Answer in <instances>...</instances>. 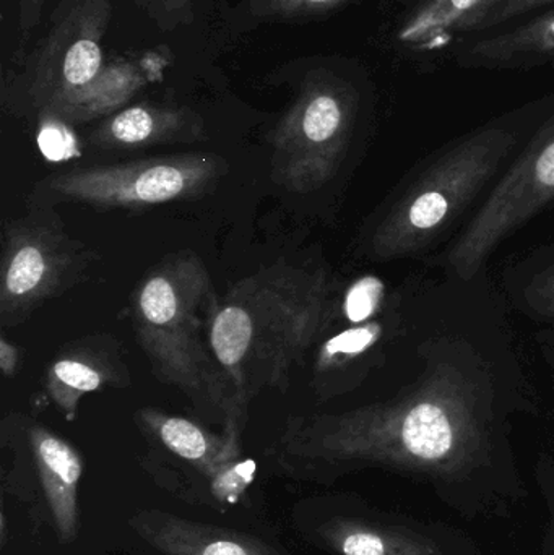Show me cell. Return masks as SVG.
<instances>
[{"label":"cell","mask_w":554,"mask_h":555,"mask_svg":"<svg viewBox=\"0 0 554 555\" xmlns=\"http://www.w3.org/2000/svg\"><path fill=\"white\" fill-rule=\"evenodd\" d=\"M490 275L426 273L409 332L370 397L293 414L267 449L280 475L332 485L366 468L442 482L513 468L514 421L539 393Z\"/></svg>","instance_id":"6da1fadb"},{"label":"cell","mask_w":554,"mask_h":555,"mask_svg":"<svg viewBox=\"0 0 554 555\" xmlns=\"http://www.w3.org/2000/svg\"><path fill=\"white\" fill-rule=\"evenodd\" d=\"M554 106V93L455 137L413 166L364 220L357 256L425 263L471 220Z\"/></svg>","instance_id":"7a4b0ae2"},{"label":"cell","mask_w":554,"mask_h":555,"mask_svg":"<svg viewBox=\"0 0 554 555\" xmlns=\"http://www.w3.org/2000/svg\"><path fill=\"white\" fill-rule=\"evenodd\" d=\"M340 284L327 263L280 259L218 299L208 343L241 410L263 390H288L334 319Z\"/></svg>","instance_id":"3957f363"},{"label":"cell","mask_w":554,"mask_h":555,"mask_svg":"<svg viewBox=\"0 0 554 555\" xmlns=\"http://www.w3.org/2000/svg\"><path fill=\"white\" fill-rule=\"evenodd\" d=\"M218 299L201 257L181 250L166 256L139 281L130 317L140 348L163 384L179 388L211 420L246 424L247 413L237 406L208 343Z\"/></svg>","instance_id":"277c9868"},{"label":"cell","mask_w":554,"mask_h":555,"mask_svg":"<svg viewBox=\"0 0 554 555\" xmlns=\"http://www.w3.org/2000/svg\"><path fill=\"white\" fill-rule=\"evenodd\" d=\"M426 273L392 281L361 273L342 281L334 319L312 352L311 390L319 403L368 390L405 339Z\"/></svg>","instance_id":"5b68a950"},{"label":"cell","mask_w":554,"mask_h":555,"mask_svg":"<svg viewBox=\"0 0 554 555\" xmlns=\"http://www.w3.org/2000/svg\"><path fill=\"white\" fill-rule=\"evenodd\" d=\"M363 98L351 81L312 72L270 135V176L292 194L331 185L347 166L360 129Z\"/></svg>","instance_id":"8992f818"},{"label":"cell","mask_w":554,"mask_h":555,"mask_svg":"<svg viewBox=\"0 0 554 555\" xmlns=\"http://www.w3.org/2000/svg\"><path fill=\"white\" fill-rule=\"evenodd\" d=\"M111 0H61L35 49L3 70V113L38 119L90 85L104 68Z\"/></svg>","instance_id":"52a82bcc"},{"label":"cell","mask_w":554,"mask_h":555,"mask_svg":"<svg viewBox=\"0 0 554 555\" xmlns=\"http://www.w3.org/2000/svg\"><path fill=\"white\" fill-rule=\"evenodd\" d=\"M543 211H554V106L471 220L425 266L461 280L484 275L498 247Z\"/></svg>","instance_id":"ba28073f"},{"label":"cell","mask_w":554,"mask_h":555,"mask_svg":"<svg viewBox=\"0 0 554 555\" xmlns=\"http://www.w3.org/2000/svg\"><path fill=\"white\" fill-rule=\"evenodd\" d=\"M227 169V162L214 153L152 156L74 168L39 181L28 204L36 208L81 204L113 210H145L207 194Z\"/></svg>","instance_id":"9c48e42d"},{"label":"cell","mask_w":554,"mask_h":555,"mask_svg":"<svg viewBox=\"0 0 554 555\" xmlns=\"http://www.w3.org/2000/svg\"><path fill=\"white\" fill-rule=\"evenodd\" d=\"M98 254L67 233L54 208L29 207L2 228L0 325H22L42 304L77 286Z\"/></svg>","instance_id":"30bf717a"},{"label":"cell","mask_w":554,"mask_h":555,"mask_svg":"<svg viewBox=\"0 0 554 555\" xmlns=\"http://www.w3.org/2000/svg\"><path fill=\"white\" fill-rule=\"evenodd\" d=\"M139 429L168 453L176 463L163 465L153 460H143V468L158 481L163 488L188 499L192 478H198L195 502L208 504L211 485L221 473L233 468L243 460L241 456V437L246 424H223V433L217 434L197 421L176 414L163 413L155 408H142L136 413Z\"/></svg>","instance_id":"8fae6325"},{"label":"cell","mask_w":554,"mask_h":555,"mask_svg":"<svg viewBox=\"0 0 554 555\" xmlns=\"http://www.w3.org/2000/svg\"><path fill=\"white\" fill-rule=\"evenodd\" d=\"M292 525L305 543L328 555H436L435 547L358 517L331 498L298 502Z\"/></svg>","instance_id":"7c38bea8"},{"label":"cell","mask_w":554,"mask_h":555,"mask_svg":"<svg viewBox=\"0 0 554 555\" xmlns=\"http://www.w3.org/2000/svg\"><path fill=\"white\" fill-rule=\"evenodd\" d=\"M132 375L119 343L107 335L87 336L64 346L49 362L46 395L62 416L74 421L80 401L103 388H127Z\"/></svg>","instance_id":"4fadbf2b"},{"label":"cell","mask_w":554,"mask_h":555,"mask_svg":"<svg viewBox=\"0 0 554 555\" xmlns=\"http://www.w3.org/2000/svg\"><path fill=\"white\" fill-rule=\"evenodd\" d=\"M133 533L163 555H295L257 534L143 508L129 518Z\"/></svg>","instance_id":"5bb4252c"},{"label":"cell","mask_w":554,"mask_h":555,"mask_svg":"<svg viewBox=\"0 0 554 555\" xmlns=\"http://www.w3.org/2000/svg\"><path fill=\"white\" fill-rule=\"evenodd\" d=\"M452 59L464 70H530L554 64V7L462 39Z\"/></svg>","instance_id":"9a60e30c"},{"label":"cell","mask_w":554,"mask_h":555,"mask_svg":"<svg viewBox=\"0 0 554 555\" xmlns=\"http://www.w3.org/2000/svg\"><path fill=\"white\" fill-rule=\"evenodd\" d=\"M33 473L48 507L52 527L62 543H72L80 530L81 453L44 424L26 417Z\"/></svg>","instance_id":"2e32d148"},{"label":"cell","mask_w":554,"mask_h":555,"mask_svg":"<svg viewBox=\"0 0 554 555\" xmlns=\"http://www.w3.org/2000/svg\"><path fill=\"white\" fill-rule=\"evenodd\" d=\"M204 119L195 111L172 104L142 103L104 117L88 143L106 152L150 149L204 139Z\"/></svg>","instance_id":"e0dca14e"},{"label":"cell","mask_w":554,"mask_h":555,"mask_svg":"<svg viewBox=\"0 0 554 555\" xmlns=\"http://www.w3.org/2000/svg\"><path fill=\"white\" fill-rule=\"evenodd\" d=\"M484 0H397L390 39L403 59L425 62L458 44L461 23Z\"/></svg>","instance_id":"ac0fdd59"},{"label":"cell","mask_w":554,"mask_h":555,"mask_svg":"<svg viewBox=\"0 0 554 555\" xmlns=\"http://www.w3.org/2000/svg\"><path fill=\"white\" fill-rule=\"evenodd\" d=\"M501 289L506 306L554 332V243L536 247L510 263Z\"/></svg>","instance_id":"d6986e66"},{"label":"cell","mask_w":554,"mask_h":555,"mask_svg":"<svg viewBox=\"0 0 554 555\" xmlns=\"http://www.w3.org/2000/svg\"><path fill=\"white\" fill-rule=\"evenodd\" d=\"M143 83L145 78L142 72L137 70L132 64L119 62V64L104 65L101 74L83 90L39 117H55L70 126L107 117L123 109L124 104L139 91Z\"/></svg>","instance_id":"ffe728a7"},{"label":"cell","mask_w":554,"mask_h":555,"mask_svg":"<svg viewBox=\"0 0 554 555\" xmlns=\"http://www.w3.org/2000/svg\"><path fill=\"white\" fill-rule=\"evenodd\" d=\"M550 7H554V0H484L459 26L458 42Z\"/></svg>","instance_id":"44dd1931"},{"label":"cell","mask_w":554,"mask_h":555,"mask_svg":"<svg viewBox=\"0 0 554 555\" xmlns=\"http://www.w3.org/2000/svg\"><path fill=\"white\" fill-rule=\"evenodd\" d=\"M36 122H38L36 140H38L39 152L46 159L62 163L80 156V142L72 129L74 126L55 117H39Z\"/></svg>","instance_id":"7402d4cb"},{"label":"cell","mask_w":554,"mask_h":555,"mask_svg":"<svg viewBox=\"0 0 554 555\" xmlns=\"http://www.w3.org/2000/svg\"><path fill=\"white\" fill-rule=\"evenodd\" d=\"M350 0H253V9L273 18L298 20L327 15Z\"/></svg>","instance_id":"603a6c76"},{"label":"cell","mask_w":554,"mask_h":555,"mask_svg":"<svg viewBox=\"0 0 554 555\" xmlns=\"http://www.w3.org/2000/svg\"><path fill=\"white\" fill-rule=\"evenodd\" d=\"M143 5L153 20L165 29L175 28L181 23H191L194 16V0H143Z\"/></svg>","instance_id":"cb8c5ba5"},{"label":"cell","mask_w":554,"mask_h":555,"mask_svg":"<svg viewBox=\"0 0 554 555\" xmlns=\"http://www.w3.org/2000/svg\"><path fill=\"white\" fill-rule=\"evenodd\" d=\"M44 5L46 0H18V48L13 57H20L28 52L29 41L36 26L41 22Z\"/></svg>","instance_id":"d4e9b609"},{"label":"cell","mask_w":554,"mask_h":555,"mask_svg":"<svg viewBox=\"0 0 554 555\" xmlns=\"http://www.w3.org/2000/svg\"><path fill=\"white\" fill-rule=\"evenodd\" d=\"M537 348H539L540 358L545 365L546 374H549L550 385L554 395V332L553 330L540 328L536 333Z\"/></svg>","instance_id":"484cf974"},{"label":"cell","mask_w":554,"mask_h":555,"mask_svg":"<svg viewBox=\"0 0 554 555\" xmlns=\"http://www.w3.org/2000/svg\"><path fill=\"white\" fill-rule=\"evenodd\" d=\"M20 369V351L12 341L0 336V371L3 377L13 378L18 374Z\"/></svg>","instance_id":"4316f807"}]
</instances>
